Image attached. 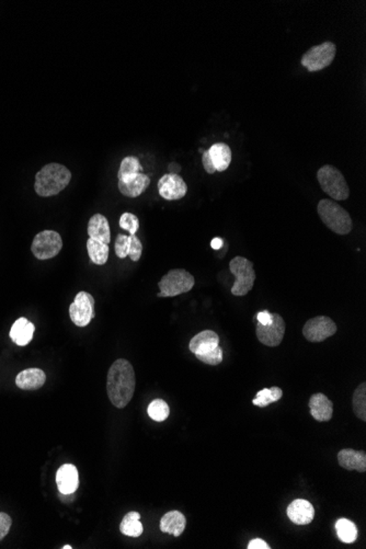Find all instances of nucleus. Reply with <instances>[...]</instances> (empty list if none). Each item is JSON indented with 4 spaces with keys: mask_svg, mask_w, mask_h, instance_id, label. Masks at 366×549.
<instances>
[{
    "mask_svg": "<svg viewBox=\"0 0 366 549\" xmlns=\"http://www.w3.org/2000/svg\"><path fill=\"white\" fill-rule=\"evenodd\" d=\"M47 382V375L40 369H27L16 377V385L23 391H36Z\"/></svg>",
    "mask_w": 366,
    "mask_h": 549,
    "instance_id": "nucleus-19",
    "label": "nucleus"
},
{
    "mask_svg": "<svg viewBox=\"0 0 366 549\" xmlns=\"http://www.w3.org/2000/svg\"><path fill=\"white\" fill-rule=\"evenodd\" d=\"M353 411L360 420L366 421V384L362 382L356 387L352 397Z\"/></svg>",
    "mask_w": 366,
    "mask_h": 549,
    "instance_id": "nucleus-28",
    "label": "nucleus"
},
{
    "mask_svg": "<svg viewBox=\"0 0 366 549\" xmlns=\"http://www.w3.org/2000/svg\"><path fill=\"white\" fill-rule=\"evenodd\" d=\"M114 249L115 254L120 259H125L126 257H129L130 236L119 234L118 237L115 239Z\"/></svg>",
    "mask_w": 366,
    "mask_h": 549,
    "instance_id": "nucleus-33",
    "label": "nucleus"
},
{
    "mask_svg": "<svg viewBox=\"0 0 366 549\" xmlns=\"http://www.w3.org/2000/svg\"><path fill=\"white\" fill-rule=\"evenodd\" d=\"M151 179L145 173H135L119 179V191L124 197H137L146 191L149 186Z\"/></svg>",
    "mask_w": 366,
    "mask_h": 549,
    "instance_id": "nucleus-14",
    "label": "nucleus"
},
{
    "mask_svg": "<svg viewBox=\"0 0 366 549\" xmlns=\"http://www.w3.org/2000/svg\"><path fill=\"white\" fill-rule=\"evenodd\" d=\"M309 410L315 420L327 422L334 415V404L324 393H315L309 399Z\"/></svg>",
    "mask_w": 366,
    "mask_h": 549,
    "instance_id": "nucleus-16",
    "label": "nucleus"
},
{
    "mask_svg": "<svg viewBox=\"0 0 366 549\" xmlns=\"http://www.w3.org/2000/svg\"><path fill=\"white\" fill-rule=\"evenodd\" d=\"M257 319L260 325L269 326L273 321V316L268 310H263V312L258 313Z\"/></svg>",
    "mask_w": 366,
    "mask_h": 549,
    "instance_id": "nucleus-37",
    "label": "nucleus"
},
{
    "mask_svg": "<svg viewBox=\"0 0 366 549\" xmlns=\"http://www.w3.org/2000/svg\"><path fill=\"white\" fill-rule=\"evenodd\" d=\"M120 227L122 230H127L131 235H136L140 230V219L134 214L123 213L120 217Z\"/></svg>",
    "mask_w": 366,
    "mask_h": 549,
    "instance_id": "nucleus-32",
    "label": "nucleus"
},
{
    "mask_svg": "<svg viewBox=\"0 0 366 549\" xmlns=\"http://www.w3.org/2000/svg\"><path fill=\"white\" fill-rule=\"evenodd\" d=\"M210 159L213 162L216 171L223 173L228 169L232 162V149L225 143H216L208 149Z\"/></svg>",
    "mask_w": 366,
    "mask_h": 549,
    "instance_id": "nucleus-23",
    "label": "nucleus"
},
{
    "mask_svg": "<svg viewBox=\"0 0 366 549\" xmlns=\"http://www.w3.org/2000/svg\"><path fill=\"white\" fill-rule=\"evenodd\" d=\"M186 526V517L175 510L167 512L160 520V530L162 533L171 534L175 537H179L184 532Z\"/></svg>",
    "mask_w": 366,
    "mask_h": 549,
    "instance_id": "nucleus-22",
    "label": "nucleus"
},
{
    "mask_svg": "<svg viewBox=\"0 0 366 549\" xmlns=\"http://www.w3.org/2000/svg\"><path fill=\"white\" fill-rule=\"evenodd\" d=\"M158 192L162 199L177 201L186 197L188 186L182 177L177 173H167L158 181Z\"/></svg>",
    "mask_w": 366,
    "mask_h": 549,
    "instance_id": "nucleus-12",
    "label": "nucleus"
},
{
    "mask_svg": "<svg viewBox=\"0 0 366 549\" xmlns=\"http://www.w3.org/2000/svg\"><path fill=\"white\" fill-rule=\"evenodd\" d=\"M136 377L133 365L125 358H119L108 371L107 393L110 402L123 409L134 396Z\"/></svg>",
    "mask_w": 366,
    "mask_h": 549,
    "instance_id": "nucleus-1",
    "label": "nucleus"
},
{
    "mask_svg": "<svg viewBox=\"0 0 366 549\" xmlns=\"http://www.w3.org/2000/svg\"><path fill=\"white\" fill-rule=\"evenodd\" d=\"M282 396H283V391L280 387L274 386L271 388H263L261 391H258L256 398L252 400V404L260 408L267 407L269 404L279 402Z\"/></svg>",
    "mask_w": 366,
    "mask_h": 549,
    "instance_id": "nucleus-27",
    "label": "nucleus"
},
{
    "mask_svg": "<svg viewBox=\"0 0 366 549\" xmlns=\"http://www.w3.org/2000/svg\"><path fill=\"white\" fill-rule=\"evenodd\" d=\"M336 323L327 316H317L309 319L303 327V334L309 342H323L336 334Z\"/></svg>",
    "mask_w": 366,
    "mask_h": 549,
    "instance_id": "nucleus-10",
    "label": "nucleus"
},
{
    "mask_svg": "<svg viewBox=\"0 0 366 549\" xmlns=\"http://www.w3.org/2000/svg\"><path fill=\"white\" fill-rule=\"evenodd\" d=\"M95 298L87 292H80L69 306V317L77 327H86L95 318Z\"/></svg>",
    "mask_w": 366,
    "mask_h": 549,
    "instance_id": "nucleus-9",
    "label": "nucleus"
},
{
    "mask_svg": "<svg viewBox=\"0 0 366 549\" xmlns=\"http://www.w3.org/2000/svg\"><path fill=\"white\" fill-rule=\"evenodd\" d=\"M217 345H219V334L213 330H204L192 338L188 349L195 356L213 350Z\"/></svg>",
    "mask_w": 366,
    "mask_h": 549,
    "instance_id": "nucleus-21",
    "label": "nucleus"
},
{
    "mask_svg": "<svg viewBox=\"0 0 366 549\" xmlns=\"http://www.w3.org/2000/svg\"><path fill=\"white\" fill-rule=\"evenodd\" d=\"M230 270L236 278L235 283L232 287V295H247L252 290L256 281L254 263L247 258L237 256L230 261Z\"/></svg>",
    "mask_w": 366,
    "mask_h": 549,
    "instance_id": "nucleus-6",
    "label": "nucleus"
},
{
    "mask_svg": "<svg viewBox=\"0 0 366 549\" xmlns=\"http://www.w3.org/2000/svg\"><path fill=\"white\" fill-rule=\"evenodd\" d=\"M194 284L195 280L190 272L184 269H173L159 281L160 293H158V297H175L181 295L183 293L191 291Z\"/></svg>",
    "mask_w": 366,
    "mask_h": 549,
    "instance_id": "nucleus-5",
    "label": "nucleus"
},
{
    "mask_svg": "<svg viewBox=\"0 0 366 549\" xmlns=\"http://www.w3.org/2000/svg\"><path fill=\"white\" fill-rule=\"evenodd\" d=\"M87 250L91 263L97 265H103L109 259V245L88 238Z\"/></svg>",
    "mask_w": 366,
    "mask_h": 549,
    "instance_id": "nucleus-25",
    "label": "nucleus"
},
{
    "mask_svg": "<svg viewBox=\"0 0 366 549\" xmlns=\"http://www.w3.org/2000/svg\"><path fill=\"white\" fill-rule=\"evenodd\" d=\"M34 330H36L34 325L30 323L27 318L21 317L14 321V325L11 327L10 332H9V337L16 345L25 347V345H29L31 340L33 339Z\"/></svg>",
    "mask_w": 366,
    "mask_h": 549,
    "instance_id": "nucleus-20",
    "label": "nucleus"
},
{
    "mask_svg": "<svg viewBox=\"0 0 366 549\" xmlns=\"http://www.w3.org/2000/svg\"><path fill=\"white\" fill-rule=\"evenodd\" d=\"M202 164L206 173H210V175H213L214 173H216L215 167H214L213 162H212V159H210L208 151H205L204 153H203Z\"/></svg>",
    "mask_w": 366,
    "mask_h": 549,
    "instance_id": "nucleus-36",
    "label": "nucleus"
},
{
    "mask_svg": "<svg viewBox=\"0 0 366 549\" xmlns=\"http://www.w3.org/2000/svg\"><path fill=\"white\" fill-rule=\"evenodd\" d=\"M62 548H63V549H71V548H73V547H71V545H65V546L62 547Z\"/></svg>",
    "mask_w": 366,
    "mask_h": 549,
    "instance_id": "nucleus-40",
    "label": "nucleus"
},
{
    "mask_svg": "<svg viewBox=\"0 0 366 549\" xmlns=\"http://www.w3.org/2000/svg\"><path fill=\"white\" fill-rule=\"evenodd\" d=\"M143 254V245L140 238L136 235H130V252L129 257L132 261L137 263L140 261Z\"/></svg>",
    "mask_w": 366,
    "mask_h": 549,
    "instance_id": "nucleus-34",
    "label": "nucleus"
},
{
    "mask_svg": "<svg viewBox=\"0 0 366 549\" xmlns=\"http://www.w3.org/2000/svg\"><path fill=\"white\" fill-rule=\"evenodd\" d=\"M287 517L296 525H308L315 517V509L312 503L304 499H296L287 507Z\"/></svg>",
    "mask_w": 366,
    "mask_h": 549,
    "instance_id": "nucleus-15",
    "label": "nucleus"
},
{
    "mask_svg": "<svg viewBox=\"0 0 366 549\" xmlns=\"http://www.w3.org/2000/svg\"><path fill=\"white\" fill-rule=\"evenodd\" d=\"M88 236L95 241L109 245L111 241V230H110L109 221L102 214H95L89 219L87 227Z\"/></svg>",
    "mask_w": 366,
    "mask_h": 549,
    "instance_id": "nucleus-18",
    "label": "nucleus"
},
{
    "mask_svg": "<svg viewBox=\"0 0 366 549\" xmlns=\"http://www.w3.org/2000/svg\"><path fill=\"white\" fill-rule=\"evenodd\" d=\"M147 413L154 421L162 422L169 417V406L162 399H155L148 406Z\"/></svg>",
    "mask_w": 366,
    "mask_h": 549,
    "instance_id": "nucleus-29",
    "label": "nucleus"
},
{
    "mask_svg": "<svg viewBox=\"0 0 366 549\" xmlns=\"http://www.w3.org/2000/svg\"><path fill=\"white\" fill-rule=\"evenodd\" d=\"M121 533L129 537H140L144 532L141 514L136 511L129 512L120 524Z\"/></svg>",
    "mask_w": 366,
    "mask_h": 549,
    "instance_id": "nucleus-24",
    "label": "nucleus"
},
{
    "mask_svg": "<svg viewBox=\"0 0 366 549\" xmlns=\"http://www.w3.org/2000/svg\"><path fill=\"white\" fill-rule=\"evenodd\" d=\"M195 356L202 363L212 366L219 365L223 362V349L219 345H217V347H214L213 350L201 353V354H195Z\"/></svg>",
    "mask_w": 366,
    "mask_h": 549,
    "instance_id": "nucleus-31",
    "label": "nucleus"
},
{
    "mask_svg": "<svg viewBox=\"0 0 366 549\" xmlns=\"http://www.w3.org/2000/svg\"><path fill=\"white\" fill-rule=\"evenodd\" d=\"M56 484L62 495L75 493L80 487V474L76 466L73 464L62 465L56 473Z\"/></svg>",
    "mask_w": 366,
    "mask_h": 549,
    "instance_id": "nucleus-13",
    "label": "nucleus"
},
{
    "mask_svg": "<svg viewBox=\"0 0 366 549\" xmlns=\"http://www.w3.org/2000/svg\"><path fill=\"white\" fill-rule=\"evenodd\" d=\"M224 245V241L221 238L216 237L214 238L213 241H210V247L214 249V250H219V249L223 247Z\"/></svg>",
    "mask_w": 366,
    "mask_h": 549,
    "instance_id": "nucleus-39",
    "label": "nucleus"
},
{
    "mask_svg": "<svg viewBox=\"0 0 366 549\" xmlns=\"http://www.w3.org/2000/svg\"><path fill=\"white\" fill-rule=\"evenodd\" d=\"M337 535L345 544H352L358 539L356 525L347 519H340L336 523Z\"/></svg>",
    "mask_w": 366,
    "mask_h": 549,
    "instance_id": "nucleus-26",
    "label": "nucleus"
},
{
    "mask_svg": "<svg viewBox=\"0 0 366 549\" xmlns=\"http://www.w3.org/2000/svg\"><path fill=\"white\" fill-rule=\"evenodd\" d=\"M71 180V173L69 168L58 162H51L36 173L34 190L38 197H54L65 190Z\"/></svg>",
    "mask_w": 366,
    "mask_h": 549,
    "instance_id": "nucleus-2",
    "label": "nucleus"
},
{
    "mask_svg": "<svg viewBox=\"0 0 366 549\" xmlns=\"http://www.w3.org/2000/svg\"><path fill=\"white\" fill-rule=\"evenodd\" d=\"M317 210L320 219L329 230L341 236L350 234L353 228L350 214L334 199H321L318 203Z\"/></svg>",
    "mask_w": 366,
    "mask_h": 549,
    "instance_id": "nucleus-3",
    "label": "nucleus"
},
{
    "mask_svg": "<svg viewBox=\"0 0 366 549\" xmlns=\"http://www.w3.org/2000/svg\"><path fill=\"white\" fill-rule=\"evenodd\" d=\"M337 47L332 42L324 43L310 47L302 58V65L308 71H319L331 65L336 58Z\"/></svg>",
    "mask_w": 366,
    "mask_h": 549,
    "instance_id": "nucleus-7",
    "label": "nucleus"
},
{
    "mask_svg": "<svg viewBox=\"0 0 366 549\" xmlns=\"http://www.w3.org/2000/svg\"><path fill=\"white\" fill-rule=\"evenodd\" d=\"M143 171L142 164L140 159L134 156H127L121 162L120 169H119L118 178H124L127 175L141 173Z\"/></svg>",
    "mask_w": 366,
    "mask_h": 549,
    "instance_id": "nucleus-30",
    "label": "nucleus"
},
{
    "mask_svg": "<svg viewBox=\"0 0 366 549\" xmlns=\"http://www.w3.org/2000/svg\"><path fill=\"white\" fill-rule=\"evenodd\" d=\"M273 316V321L269 326L260 325L257 324L256 327V334H257L258 340H259L263 345L267 347H278L281 345L284 338L285 329L286 325L281 315L272 314Z\"/></svg>",
    "mask_w": 366,
    "mask_h": 549,
    "instance_id": "nucleus-11",
    "label": "nucleus"
},
{
    "mask_svg": "<svg viewBox=\"0 0 366 549\" xmlns=\"http://www.w3.org/2000/svg\"><path fill=\"white\" fill-rule=\"evenodd\" d=\"M11 524H12V520H11L8 514L0 512V541H3L5 536L8 535Z\"/></svg>",
    "mask_w": 366,
    "mask_h": 549,
    "instance_id": "nucleus-35",
    "label": "nucleus"
},
{
    "mask_svg": "<svg viewBox=\"0 0 366 549\" xmlns=\"http://www.w3.org/2000/svg\"><path fill=\"white\" fill-rule=\"evenodd\" d=\"M62 248L63 241L58 232L43 230L33 239L31 252L36 259L49 260L56 257Z\"/></svg>",
    "mask_w": 366,
    "mask_h": 549,
    "instance_id": "nucleus-8",
    "label": "nucleus"
},
{
    "mask_svg": "<svg viewBox=\"0 0 366 549\" xmlns=\"http://www.w3.org/2000/svg\"><path fill=\"white\" fill-rule=\"evenodd\" d=\"M338 463L345 469L365 473L366 453L364 451H356L352 448H345L338 453Z\"/></svg>",
    "mask_w": 366,
    "mask_h": 549,
    "instance_id": "nucleus-17",
    "label": "nucleus"
},
{
    "mask_svg": "<svg viewBox=\"0 0 366 549\" xmlns=\"http://www.w3.org/2000/svg\"><path fill=\"white\" fill-rule=\"evenodd\" d=\"M247 548H248V549H270L271 547L269 546V545L267 544V543H265V541H263V539H252V541H250V543H249L248 547H247Z\"/></svg>",
    "mask_w": 366,
    "mask_h": 549,
    "instance_id": "nucleus-38",
    "label": "nucleus"
},
{
    "mask_svg": "<svg viewBox=\"0 0 366 549\" xmlns=\"http://www.w3.org/2000/svg\"><path fill=\"white\" fill-rule=\"evenodd\" d=\"M318 182L325 193L336 201H345L350 197V188L340 170L326 164L317 173Z\"/></svg>",
    "mask_w": 366,
    "mask_h": 549,
    "instance_id": "nucleus-4",
    "label": "nucleus"
}]
</instances>
